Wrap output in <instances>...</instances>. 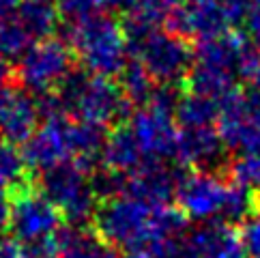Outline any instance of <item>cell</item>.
Masks as SVG:
<instances>
[{
    "mask_svg": "<svg viewBox=\"0 0 260 258\" xmlns=\"http://www.w3.org/2000/svg\"><path fill=\"white\" fill-rule=\"evenodd\" d=\"M56 95L62 104L64 116L71 121L118 127L134 114V106L116 82L92 76L86 69H71L69 76L58 84Z\"/></svg>",
    "mask_w": 260,
    "mask_h": 258,
    "instance_id": "cell-1",
    "label": "cell"
},
{
    "mask_svg": "<svg viewBox=\"0 0 260 258\" xmlns=\"http://www.w3.org/2000/svg\"><path fill=\"white\" fill-rule=\"evenodd\" d=\"M92 222L95 233L116 250H148L159 241L155 230V207L134 196H118L99 202Z\"/></svg>",
    "mask_w": 260,
    "mask_h": 258,
    "instance_id": "cell-3",
    "label": "cell"
},
{
    "mask_svg": "<svg viewBox=\"0 0 260 258\" xmlns=\"http://www.w3.org/2000/svg\"><path fill=\"white\" fill-rule=\"evenodd\" d=\"M129 129H132L144 159L166 162L176 157L179 132H176L172 116H166L151 108H140L129 118Z\"/></svg>",
    "mask_w": 260,
    "mask_h": 258,
    "instance_id": "cell-10",
    "label": "cell"
},
{
    "mask_svg": "<svg viewBox=\"0 0 260 258\" xmlns=\"http://www.w3.org/2000/svg\"><path fill=\"white\" fill-rule=\"evenodd\" d=\"M224 151L226 146L215 127L183 129L176 140V159L191 170L217 172L224 166Z\"/></svg>",
    "mask_w": 260,
    "mask_h": 258,
    "instance_id": "cell-14",
    "label": "cell"
},
{
    "mask_svg": "<svg viewBox=\"0 0 260 258\" xmlns=\"http://www.w3.org/2000/svg\"><path fill=\"white\" fill-rule=\"evenodd\" d=\"M101 162H104L106 168H112L125 174L136 172L146 162L129 125H118L112 129V134L106 140L104 153H101Z\"/></svg>",
    "mask_w": 260,
    "mask_h": 258,
    "instance_id": "cell-17",
    "label": "cell"
},
{
    "mask_svg": "<svg viewBox=\"0 0 260 258\" xmlns=\"http://www.w3.org/2000/svg\"><path fill=\"white\" fill-rule=\"evenodd\" d=\"M226 170L230 183L260 191V155H241L226 166Z\"/></svg>",
    "mask_w": 260,
    "mask_h": 258,
    "instance_id": "cell-26",
    "label": "cell"
},
{
    "mask_svg": "<svg viewBox=\"0 0 260 258\" xmlns=\"http://www.w3.org/2000/svg\"><path fill=\"white\" fill-rule=\"evenodd\" d=\"M239 237H241V245H243V250H245V256L260 258V207L245 222H241Z\"/></svg>",
    "mask_w": 260,
    "mask_h": 258,
    "instance_id": "cell-29",
    "label": "cell"
},
{
    "mask_svg": "<svg viewBox=\"0 0 260 258\" xmlns=\"http://www.w3.org/2000/svg\"><path fill=\"white\" fill-rule=\"evenodd\" d=\"M30 45H32V37L17 22V17H11V20L0 24V54L7 60L9 58L20 60L28 52Z\"/></svg>",
    "mask_w": 260,
    "mask_h": 258,
    "instance_id": "cell-25",
    "label": "cell"
},
{
    "mask_svg": "<svg viewBox=\"0 0 260 258\" xmlns=\"http://www.w3.org/2000/svg\"><path fill=\"white\" fill-rule=\"evenodd\" d=\"M58 13L67 24H80L101 13V0H58Z\"/></svg>",
    "mask_w": 260,
    "mask_h": 258,
    "instance_id": "cell-28",
    "label": "cell"
},
{
    "mask_svg": "<svg viewBox=\"0 0 260 258\" xmlns=\"http://www.w3.org/2000/svg\"><path fill=\"white\" fill-rule=\"evenodd\" d=\"M258 207H260V200L256 196V191L247 189L243 185H237V183H230L226 205H224V211H221V217H224L228 224L245 222V219L252 215Z\"/></svg>",
    "mask_w": 260,
    "mask_h": 258,
    "instance_id": "cell-23",
    "label": "cell"
},
{
    "mask_svg": "<svg viewBox=\"0 0 260 258\" xmlns=\"http://www.w3.org/2000/svg\"><path fill=\"white\" fill-rule=\"evenodd\" d=\"M247 80H249V84L252 86L260 88V52H258V56H256V60L252 64V69H249V73H247Z\"/></svg>",
    "mask_w": 260,
    "mask_h": 258,
    "instance_id": "cell-36",
    "label": "cell"
},
{
    "mask_svg": "<svg viewBox=\"0 0 260 258\" xmlns=\"http://www.w3.org/2000/svg\"><path fill=\"white\" fill-rule=\"evenodd\" d=\"M26 162L15 144L0 138V196H9L20 183L28 181Z\"/></svg>",
    "mask_w": 260,
    "mask_h": 258,
    "instance_id": "cell-22",
    "label": "cell"
},
{
    "mask_svg": "<svg viewBox=\"0 0 260 258\" xmlns=\"http://www.w3.org/2000/svg\"><path fill=\"white\" fill-rule=\"evenodd\" d=\"M67 121L69 118L43 121V125L24 144L22 157L26 162V168L45 172L54 168V166L69 162L71 151L67 142Z\"/></svg>",
    "mask_w": 260,
    "mask_h": 258,
    "instance_id": "cell-12",
    "label": "cell"
},
{
    "mask_svg": "<svg viewBox=\"0 0 260 258\" xmlns=\"http://www.w3.org/2000/svg\"><path fill=\"white\" fill-rule=\"evenodd\" d=\"M15 17L32 39H45L58 28V7L52 0H20Z\"/></svg>",
    "mask_w": 260,
    "mask_h": 258,
    "instance_id": "cell-19",
    "label": "cell"
},
{
    "mask_svg": "<svg viewBox=\"0 0 260 258\" xmlns=\"http://www.w3.org/2000/svg\"><path fill=\"white\" fill-rule=\"evenodd\" d=\"M187 93V84H179V82H168V84H155L151 99H148L146 108L157 110L166 116H174L176 114V108H179L181 99Z\"/></svg>",
    "mask_w": 260,
    "mask_h": 258,
    "instance_id": "cell-27",
    "label": "cell"
},
{
    "mask_svg": "<svg viewBox=\"0 0 260 258\" xmlns=\"http://www.w3.org/2000/svg\"><path fill=\"white\" fill-rule=\"evenodd\" d=\"M71 50L60 39H41L17 60L15 80L32 97L50 93L71 73Z\"/></svg>",
    "mask_w": 260,
    "mask_h": 258,
    "instance_id": "cell-6",
    "label": "cell"
},
{
    "mask_svg": "<svg viewBox=\"0 0 260 258\" xmlns=\"http://www.w3.org/2000/svg\"><path fill=\"white\" fill-rule=\"evenodd\" d=\"M176 121L183 129H198V127H213L219 118L217 101L204 95H196L187 90L176 108Z\"/></svg>",
    "mask_w": 260,
    "mask_h": 258,
    "instance_id": "cell-20",
    "label": "cell"
},
{
    "mask_svg": "<svg viewBox=\"0 0 260 258\" xmlns=\"http://www.w3.org/2000/svg\"><path fill=\"white\" fill-rule=\"evenodd\" d=\"M183 177V172H176L166 162L146 159L136 172L129 174L127 196L144 200L153 207L168 205L176 194V185Z\"/></svg>",
    "mask_w": 260,
    "mask_h": 258,
    "instance_id": "cell-13",
    "label": "cell"
},
{
    "mask_svg": "<svg viewBox=\"0 0 260 258\" xmlns=\"http://www.w3.org/2000/svg\"><path fill=\"white\" fill-rule=\"evenodd\" d=\"M127 183H129V174L112 168H97L90 174V187L99 202L127 196Z\"/></svg>",
    "mask_w": 260,
    "mask_h": 258,
    "instance_id": "cell-24",
    "label": "cell"
},
{
    "mask_svg": "<svg viewBox=\"0 0 260 258\" xmlns=\"http://www.w3.org/2000/svg\"><path fill=\"white\" fill-rule=\"evenodd\" d=\"M118 80H120L118 82L120 90L125 93V97L129 99L132 106H146L148 104L151 93L155 88V80L151 78V73L146 71V67L138 58L127 60Z\"/></svg>",
    "mask_w": 260,
    "mask_h": 258,
    "instance_id": "cell-21",
    "label": "cell"
},
{
    "mask_svg": "<svg viewBox=\"0 0 260 258\" xmlns=\"http://www.w3.org/2000/svg\"><path fill=\"white\" fill-rule=\"evenodd\" d=\"M54 237L60 245V258H120L116 247L95 230L64 224L54 233Z\"/></svg>",
    "mask_w": 260,
    "mask_h": 258,
    "instance_id": "cell-16",
    "label": "cell"
},
{
    "mask_svg": "<svg viewBox=\"0 0 260 258\" xmlns=\"http://www.w3.org/2000/svg\"><path fill=\"white\" fill-rule=\"evenodd\" d=\"M17 0H0V24L11 20V17H15V11H17Z\"/></svg>",
    "mask_w": 260,
    "mask_h": 258,
    "instance_id": "cell-35",
    "label": "cell"
},
{
    "mask_svg": "<svg viewBox=\"0 0 260 258\" xmlns=\"http://www.w3.org/2000/svg\"><path fill=\"white\" fill-rule=\"evenodd\" d=\"M104 7L108 9H114V11H123V13H129L132 9L138 7V0H101Z\"/></svg>",
    "mask_w": 260,
    "mask_h": 258,
    "instance_id": "cell-34",
    "label": "cell"
},
{
    "mask_svg": "<svg viewBox=\"0 0 260 258\" xmlns=\"http://www.w3.org/2000/svg\"><path fill=\"white\" fill-rule=\"evenodd\" d=\"M9 233L22 245L52 237L62 226V215L30 179L9 194Z\"/></svg>",
    "mask_w": 260,
    "mask_h": 258,
    "instance_id": "cell-5",
    "label": "cell"
},
{
    "mask_svg": "<svg viewBox=\"0 0 260 258\" xmlns=\"http://www.w3.org/2000/svg\"><path fill=\"white\" fill-rule=\"evenodd\" d=\"M125 258H153L148 250H136V252H127Z\"/></svg>",
    "mask_w": 260,
    "mask_h": 258,
    "instance_id": "cell-37",
    "label": "cell"
},
{
    "mask_svg": "<svg viewBox=\"0 0 260 258\" xmlns=\"http://www.w3.org/2000/svg\"><path fill=\"white\" fill-rule=\"evenodd\" d=\"M245 28H247V37H249V41H252L254 45H258V48H260V7H258V9H254L252 15L247 17Z\"/></svg>",
    "mask_w": 260,
    "mask_h": 258,
    "instance_id": "cell-33",
    "label": "cell"
},
{
    "mask_svg": "<svg viewBox=\"0 0 260 258\" xmlns=\"http://www.w3.org/2000/svg\"><path fill=\"white\" fill-rule=\"evenodd\" d=\"M0 258H28V256L24 252V245L11 237L0 241Z\"/></svg>",
    "mask_w": 260,
    "mask_h": 258,
    "instance_id": "cell-32",
    "label": "cell"
},
{
    "mask_svg": "<svg viewBox=\"0 0 260 258\" xmlns=\"http://www.w3.org/2000/svg\"><path fill=\"white\" fill-rule=\"evenodd\" d=\"M183 258H245L239 230L221 219L202 222L181 239Z\"/></svg>",
    "mask_w": 260,
    "mask_h": 258,
    "instance_id": "cell-11",
    "label": "cell"
},
{
    "mask_svg": "<svg viewBox=\"0 0 260 258\" xmlns=\"http://www.w3.org/2000/svg\"><path fill=\"white\" fill-rule=\"evenodd\" d=\"M39 118L35 97L26 90L13 88L0 112V138L11 144H26L39 129Z\"/></svg>",
    "mask_w": 260,
    "mask_h": 258,
    "instance_id": "cell-15",
    "label": "cell"
},
{
    "mask_svg": "<svg viewBox=\"0 0 260 258\" xmlns=\"http://www.w3.org/2000/svg\"><path fill=\"white\" fill-rule=\"evenodd\" d=\"M39 189L48 200H52L60 215L71 226H84L92 222L97 213L99 200L90 187V177L78 168L76 162H64L41 172Z\"/></svg>",
    "mask_w": 260,
    "mask_h": 258,
    "instance_id": "cell-4",
    "label": "cell"
},
{
    "mask_svg": "<svg viewBox=\"0 0 260 258\" xmlns=\"http://www.w3.org/2000/svg\"><path fill=\"white\" fill-rule=\"evenodd\" d=\"M176 3H179V0H138L136 9H140L142 13H146L151 20H155L157 24H159L176 7Z\"/></svg>",
    "mask_w": 260,
    "mask_h": 258,
    "instance_id": "cell-31",
    "label": "cell"
},
{
    "mask_svg": "<svg viewBox=\"0 0 260 258\" xmlns=\"http://www.w3.org/2000/svg\"><path fill=\"white\" fill-rule=\"evenodd\" d=\"M134 52L157 84H168V82L183 84L193 64V50L189 41L159 28L153 30L142 43H138Z\"/></svg>",
    "mask_w": 260,
    "mask_h": 258,
    "instance_id": "cell-7",
    "label": "cell"
},
{
    "mask_svg": "<svg viewBox=\"0 0 260 258\" xmlns=\"http://www.w3.org/2000/svg\"><path fill=\"white\" fill-rule=\"evenodd\" d=\"M217 134L228 151L260 155V116L247 110L243 88H232L217 99Z\"/></svg>",
    "mask_w": 260,
    "mask_h": 258,
    "instance_id": "cell-8",
    "label": "cell"
},
{
    "mask_svg": "<svg viewBox=\"0 0 260 258\" xmlns=\"http://www.w3.org/2000/svg\"><path fill=\"white\" fill-rule=\"evenodd\" d=\"M189 15L191 37L198 41H209L228 33V17L221 11L217 0H196V3H183Z\"/></svg>",
    "mask_w": 260,
    "mask_h": 258,
    "instance_id": "cell-18",
    "label": "cell"
},
{
    "mask_svg": "<svg viewBox=\"0 0 260 258\" xmlns=\"http://www.w3.org/2000/svg\"><path fill=\"white\" fill-rule=\"evenodd\" d=\"M217 5L221 7V11L226 13L230 26L245 24L254 9H258L256 0H217Z\"/></svg>",
    "mask_w": 260,
    "mask_h": 258,
    "instance_id": "cell-30",
    "label": "cell"
},
{
    "mask_svg": "<svg viewBox=\"0 0 260 258\" xmlns=\"http://www.w3.org/2000/svg\"><path fill=\"white\" fill-rule=\"evenodd\" d=\"M228 187L230 185L217 172L191 170L183 172L174 198L187 219L211 222L213 217L221 215V211H224Z\"/></svg>",
    "mask_w": 260,
    "mask_h": 258,
    "instance_id": "cell-9",
    "label": "cell"
},
{
    "mask_svg": "<svg viewBox=\"0 0 260 258\" xmlns=\"http://www.w3.org/2000/svg\"><path fill=\"white\" fill-rule=\"evenodd\" d=\"M60 41L76 52L82 67L92 76H120L127 64L129 43L118 20L110 15H95L80 24H62Z\"/></svg>",
    "mask_w": 260,
    "mask_h": 258,
    "instance_id": "cell-2",
    "label": "cell"
}]
</instances>
